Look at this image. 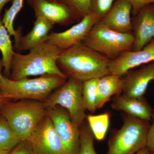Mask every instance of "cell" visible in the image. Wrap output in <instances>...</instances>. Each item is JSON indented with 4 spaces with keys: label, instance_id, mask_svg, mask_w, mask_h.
<instances>
[{
    "label": "cell",
    "instance_id": "d6a6232c",
    "mask_svg": "<svg viewBox=\"0 0 154 154\" xmlns=\"http://www.w3.org/2000/svg\"><path fill=\"white\" fill-rule=\"evenodd\" d=\"M4 68V65H3V61L2 59H0V84H1V81L2 79L3 75L2 74V69Z\"/></svg>",
    "mask_w": 154,
    "mask_h": 154
},
{
    "label": "cell",
    "instance_id": "7c38bea8",
    "mask_svg": "<svg viewBox=\"0 0 154 154\" xmlns=\"http://www.w3.org/2000/svg\"><path fill=\"white\" fill-rule=\"evenodd\" d=\"M35 17L46 19L52 25H66L77 21L73 12L68 7L58 2L48 0H28Z\"/></svg>",
    "mask_w": 154,
    "mask_h": 154
},
{
    "label": "cell",
    "instance_id": "d4e9b609",
    "mask_svg": "<svg viewBox=\"0 0 154 154\" xmlns=\"http://www.w3.org/2000/svg\"><path fill=\"white\" fill-rule=\"evenodd\" d=\"M80 144L78 154H97L94 146V136L89 126L85 125L80 128Z\"/></svg>",
    "mask_w": 154,
    "mask_h": 154
},
{
    "label": "cell",
    "instance_id": "8fae6325",
    "mask_svg": "<svg viewBox=\"0 0 154 154\" xmlns=\"http://www.w3.org/2000/svg\"><path fill=\"white\" fill-rule=\"evenodd\" d=\"M154 61V39L138 51H124L111 60L108 66L109 74L122 76L131 69Z\"/></svg>",
    "mask_w": 154,
    "mask_h": 154
},
{
    "label": "cell",
    "instance_id": "277c9868",
    "mask_svg": "<svg viewBox=\"0 0 154 154\" xmlns=\"http://www.w3.org/2000/svg\"><path fill=\"white\" fill-rule=\"evenodd\" d=\"M0 113L22 141L27 140L37 125L47 115V110L42 102L23 99L6 102L0 108Z\"/></svg>",
    "mask_w": 154,
    "mask_h": 154
},
{
    "label": "cell",
    "instance_id": "44dd1931",
    "mask_svg": "<svg viewBox=\"0 0 154 154\" xmlns=\"http://www.w3.org/2000/svg\"><path fill=\"white\" fill-rule=\"evenodd\" d=\"M110 114L107 113L86 116L89 126L94 137L98 140L105 138L110 124Z\"/></svg>",
    "mask_w": 154,
    "mask_h": 154
},
{
    "label": "cell",
    "instance_id": "83f0119b",
    "mask_svg": "<svg viewBox=\"0 0 154 154\" xmlns=\"http://www.w3.org/2000/svg\"><path fill=\"white\" fill-rule=\"evenodd\" d=\"M132 7V14L134 15L140 9L150 4H154V0H127Z\"/></svg>",
    "mask_w": 154,
    "mask_h": 154
},
{
    "label": "cell",
    "instance_id": "f1b7e54d",
    "mask_svg": "<svg viewBox=\"0 0 154 154\" xmlns=\"http://www.w3.org/2000/svg\"><path fill=\"white\" fill-rule=\"evenodd\" d=\"M152 119V123L149 127L148 131L146 147L149 151L154 152V111L153 112Z\"/></svg>",
    "mask_w": 154,
    "mask_h": 154
},
{
    "label": "cell",
    "instance_id": "5b68a950",
    "mask_svg": "<svg viewBox=\"0 0 154 154\" xmlns=\"http://www.w3.org/2000/svg\"><path fill=\"white\" fill-rule=\"evenodd\" d=\"M134 40L132 33L116 32L99 21L93 27L82 43L111 60L124 51L132 50Z\"/></svg>",
    "mask_w": 154,
    "mask_h": 154
},
{
    "label": "cell",
    "instance_id": "30bf717a",
    "mask_svg": "<svg viewBox=\"0 0 154 154\" xmlns=\"http://www.w3.org/2000/svg\"><path fill=\"white\" fill-rule=\"evenodd\" d=\"M99 21V19L91 12L69 29L63 32L49 33L46 42L63 51L68 49L82 43L93 27Z\"/></svg>",
    "mask_w": 154,
    "mask_h": 154
},
{
    "label": "cell",
    "instance_id": "d6986e66",
    "mask_svg": "<svg viewBox=\"0 0 154 154\" xmlns=\"http://www.w3.org/2000/svg\"><path fill=\"white\" fill-rule=\"evenodd\" d=\"M10 36L0 17V51L2 56V59L4 65V73L7 76L11 75V63L15 53Z\"/></svg>",
    "mask_w": 154,
    "mask_h": 154
},
{
    "label": "cell",
    "instance_id": "ba28073f",
    "mask_svg": "<svg viewBox=\"0 0 154 154\" xmlns=\"http://www.w3.org/2000/svg\"><path fill=\"white\" fill-rule=\"evenodd\" d=\"M27 140L33 154H68L47 115L37 125Z\"/></svg>",
    "mask_w": 154,
    "mask_h": 154
},
{
    "label": "cell",
    "instance_id": "4fadbf2b",
    "mask_svg": "<svg viewBox=\"0 0 154 154\" xmlns=\"http://www.w3.org/2000/svg\"><path fill=\"white\" fill-rule=\"evenodd\" d=\"M132 21L135 39L132 50H140L154 39V3L140 9Z\"/></svg>",
    "mask_w": 154,
    "mask_h": 154
},
{
    "label": "cell",
    "instance_id": "3957f363",
    "mask_svg": "<svg viewBox=\"0 0 154 154\" xmlns=\"http://www.w3.org/2000/svg\"><path fill=\"white\" fill-rule=\"evenodd\" d=\"M68 78L47 74L35 79L13 80L3 76L0 84V94L9 99L37 100L43 102Z\"/></svg>",
    "mask_w": 154,
    "mask_h": 154
},
{
    "label": "cell",
    "instance_id": "6da1fadb",
    "mask_svg": "<svg viewBox=\"0 0 154 154\" xmlns=\"http://www.w3.org/2000/svg\"><path fill=\"white\" fill-rule=\"evenodd\" d=\"M110 60L107 57L82 43L63 51L57 64L68 78L84 82L109 74Z\"/></svg>",
    "mask_w": 154,
    "mask_h": 154
},
{
    "label": "cell",
    "instance_id": "cb8c5ba5",
    "mask_svg": "<svg viewBox=\"0 0 154 154\" xmlns=\"http://www.w3.org/2000/svg\"><path fill=\"white\" fill-rule=\"evenodd\" d=\"M68 7L73 12L77 21H81L91 12V0H57Z\"/></svg>",
    "mask_w": 154,
    "mask_h": 154
},
{
    "label": "cell",
    "instance_id": "8992f818",
    "mask_svg": "<svg viewBox=\"0 0 154 154\" xmlns=\"http://www.w3.org/2000/svg\"><path fill=\"white\" fill-rule=\"evenodd\" d=\"M83 82L68 78L66 82L50 95L43 102L45 107L50 108L59 105L66 109L72 121L81 127L86 118L85 109L83 102Z\"/></svg>",
    "mask_w": 154,
    "mask_h": 154
},
{
    "label": "cell",
    "instance_id": "836d02e7",
    "mask_svg": "<svg viewBox=\"0 0 154 154\" xmlns=\"http://www.w3.org/2000/svg\"><path fill=\"white\" fill-rule=\"evenodd\" d=\"M11 150H3L0 149V154H9Z\"/></svg>",
    "mask_w": 154,
    "mask_h": 154
},
{
    "label": "cell",
    "instance_id": "603a6c76",
    "mask_svg": "<svg viewBox=\"0 0 154 154\" xmlns=\"http://www.w3.org/2000/svg\"><path fill=\"white\" fill-rule=\"evenodd\" d=\"M21 141L6 119L0 113V149L11 150Z\"/></svg>",
    "mask_w": 154,
    "mask_h": 154
},
{
    "label": "cell",
    "instance_id": "e575fe53",
    "mask_svg": "<svg viewBox=\"0 0 154 154\" xmlns=\"http://www.w3.org/2000/svg\"><path fill=\"white\" fill-rule=\"evenodd\" d=\"M48 1H51V2H57V0H48Z\"/></svg>",
    "mask_w": 154,
    "mask_h": 154
},
{
    "label": "cell",
    "instance_id": "2e32d148",
    "mask_svg": "<svg viewBox=\"0 0 154 154\" xmlns=\"http://www.w3.org/2000/svg\"><path fill=\"white\" fill-rule=\"evenodd\" d=\"M111 107L114 110L123 111L131 117L144 121L149 122L152 119L151 107L143 97L133 98L118 95L113 99Z\"/></svg>",
    "mask_w": 154,
    "mask_h": 154
},
{
    "label": "cell",
    "instance_id": "ffe728a7",
    "mask_svg": "<svg viewBox=\"0 0 154 154\" xmlns=\"http://www.w3.org/2000/svg\"><path fill=\"white\" fill-rule=\"evenodd\" d=\"M24 1L25 0H14L11 7L5 11L2 18V22L10 36H14L15 42L14 48L19 44L22 36L20 30H16L14 29V22L17 15L23 8Z\"/></svg>",
    "mask_w": 154,
    "mask_h": 154
},
{
    "label": "cell",
    "instance_id": "9c48e42d",
    "mask_svg": "<svg viewBox=\"0 0 154 154\" xmlns=\"http://www.w3.org/2000/svg\"><path fill=\"white\" fill-rule=\"evenodd\" d=\"M47 115L52 121L68 154H78L80 144V128L73 123L66 109L59 105L46 108Z\"/></svg>",
    "mask_w": 154,
    "mask_h": 154
},
{
    "label": "cell",
    "instance_id": "484cf974",
    "mask_svg": "<svg viewBox=\"0 0 154 154\" xmlns=\"http://www.w3.org/2000/svg\"><path fill=\"white\" fill-rule=\"evenodd\" d=\"M116 0H91V12L99 21L103 18L113 6Z\"/></svg>",
    "mask_w": 154,
    "mask_h": 154
},
{
    "label": "cell",
    "instance_id": "d590c367",
    "mask_svg": "<svg viewBox=\"0 0 154 154\" xmlns=\"http://www.w3.org/2000/svg\"><path fill=\"white\" fill-rule=\"evenodd\" d=\"M2 97H4V96H2V95H1V94H0V98H2Z\"/></svg>",
    "mask_w": 154,
    "mask_h": 154
},
{
    "label": "cell",
    "instance_id": "7a4b0ae2",
    "mask_svg": "<svg viewBox=\"0 0 154 154\" xmlns=\"http://www.w3.org/2000/svg\"><path fill=\"white\" fill-rule=\"evenodd\" d=\"M62 51L45 42L30 50L26 54L15 52L11 63L10 79L17 81L32 76L47 74L68 78L57 65L58 59Z\"/></svg>",
    "mask_w": 154,
    "mask_h": 154
},
{
    "label": "cell",
    "instance_id": "52a82bcc",
    "mask_svg": "<svg viewBox=\"0 0 154 154\" xmlns=\"http://www.w3.org/2000/svg\"><path fill=\"white\" fill-rule=\"evenodd\" d=\"M148 122L128 117L109 141L107 154H135L146 147Z\"/></svg>",
    "mask_w": 154,
    "mask_h": 154
},
{
    "label": "cell",
    "instance_id": "7402d4cb",
    "mask_svg": "<svg viewBox=\"0 0 154 154\" xmlns=\"http://www.w3.org/2000/svg\"><path fill=\"white\" fill-rule=\"evenodd\" d=\"M99 79H92L83 82L82 95L85 110L94 112L97 109V83Z\"/></svg>",
    "mask_w": 154,
    "mask_h": 154
},
{
    "label": "cell",
    "instance_id": "5bb4252c",
    "mask_svg": "<svg viewBox=\"0 0 154 154\" xmlns=\"http://www.w3.org/2000/svg\"><path fill=\"white\" fill-rule=\"evenodd\" d=\"M126 74L128 75L123 78L122 95L130 98H142L149 84L154 80V61Z\"/></svg>",
    "mask_w": 154,
    "mask_h": 154
},
{
    "label": "cell",
    "instance_id": "e0dca14e",
    "mask_svg": "<svg viewBox=\"0 0 154 154\" xmlns=\"http://www.w3.org/2000/svg\"><path fill=\"white\" fill-rule=\"evenodd\" d=\"M53 25L42 17H36L33 28L24 36H22L15 49L19 51L30 50L45 43Z\"/></svg>",
    "mask_w": 154,
    "mask_h": 154
},
{
    "label": "cell",
    "instance_id": "f546056e",
    "mask_svg": "<svg viewBox=\"0 0 154 154\" xmlns=\"http://www.w3.org/2000/svg\"><path fill=\"white\" fill-rule=\"evenodd\" d=\"M11 0H0V17L4 7Z\"/></svg>",
    "mask_w": 154,
    "mask_h": 154
},
{
    "label": "cell",
    "instance_id": "ac0fdd59",
    "mask_svg": "<svg viewBox=\"0 0 154 154\" xmlns=\"http://www.w3.org/2000/svg\"><path fill=\"white\" fill-rule=\"evenodd\" d=\"M123 79L121 76L108 74L99 78L97 83V109L103 107L114 95L122 92Z\"/></svg>",
    "mask_w": 154,
    "mask_h": 154
},
{
    "label": "cell",
    "instance_id": "1f68e13d",
    "mask_svg": "<svg viewBox=\"0 0 154 154\" xmlns=\"http://www.w3.org/2000/svg\"><path fill=\"white\" fill-rule=\"evenodd\" d=\"M9 101H10L9 99H7V98H5V97L0 98V108L5 103L8 102Z\"/></svg>",
    "mask_w": 154,
    "mask_h": 154
},
{
    "label": "cell",
    "instance_id": "9a60e30c",
    "mask_svg": "<svg viewBox=\"0 0 154 154\" xmlns=\"http://www.w3.org/2000/svg\"><path fill=\"white\" fill-rule=\"evenodd\" d=\"M132 7L127 0H116L109 12L99 22L116 32L132 33Z\"/></svg>",
    "mask_w": 154,
    "mask_h": 154
},
{
    "label": "cell",
    "instance_id": "4dcf8cb0",
    "mask_svg": "<svg viewBox=\"0 0 154 154\" xmlns=\"http://www.w3.org/2000/svg\"><path fill=\"white\" fill-rule=\"evenodd\" d=\"M135 154H150V153L149 151L146 147Z\"/></svg>",
    "mask_w": 154,
    "mask_h": 154
},
{
    "label": "cell",
    "instance_id": "4316f807",
    "mask_svg": "<svg viewBox=\"0 0 154 154\" xmlns=\"http://www.w3.org/2000/svg\"><path fill=\"white\" fill-rule=\"evenodd\" d=\"M9 154H33L30 143L27 140L22 141L12 149Z\"/></svg>",
    "mask_w": 154,
    "mask_h": 154
}]
</instances>
